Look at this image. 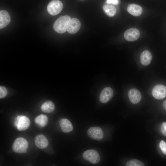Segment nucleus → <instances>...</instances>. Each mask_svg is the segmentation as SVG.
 I'll return each instance as SVG.
<instances>
[{
  "mask_svg": "<svg viewBox=\"0 0 166 166\" xmlns=\"http://www.w3.org/2000/svg\"><path fill=\"white\" fill-rule=\"evenodd\" d=\"M7 91L6 89L4 86L0 87V98H2L5 97L7 95Z\"/></svg>",
  "mask_w": 166,
  "mask_h": 166,
  "instance_id": "obj_22",
  "label": "nucleus"
},
{
  "mask_svg": "<svg viewBox=\"0 0 166 166\" xmlns=\"http://www.w3.org/2000/svg\"><path fill=\"white\" fill-rule=\"evenodd\" d=\"M14 126L19 131L26 130L30 125V121L26 116L23 115L18 116L14 122Z\"/></svg>",
  "mask_w": 166,
  "mask_h": 166,
  "instance_id": "obj_4",
  "label": "nucleus"
},
{
  "mask_svg": "<svg viewBox=\"0 0 166 166\" xmlns=\"http://www.w3.org/2000/svg\"><path fill=\"white\" fill-rule=\"evenodd\" d=\"M140 35L139 30L135 28L128 29L124 34L125 39L128 41H133L136 40L139 38Z\"/></svg>",
  "mask_w": 166,
  "mask_h": 166,
  "instance_id": "obj_8",
  "label": "nucleus"
},
{
  "mask_svg": "<svg viewBox=\"0 0 166 166\" xmlns=\"http://www.w3.org/2000/svg\"><path fill=\"white\" fill-rule=\"evenodd\" d=\"M106 3L108 4L117 5L120 3L119 0H106Z\"/></svg>",
  "mask_w": 166,
  "mask_h": 166,
  "instance_id": "obj_24",
  "label": "nucleus"
},
{
  "mask_svg": "<svg viewBox=\"0 0 166 166\" xmlns=\"http://www.w3.org/2000/svg\"><path fill=\"white\" fill-rule=\"evenodd\" d=\"M87 135L90 138L97 140H101L103 137V132L98 127L90 128L87 131Z\"/></svg>",
  "mask_w": 166,
  "mask_h": 166,
  "instance_id": "obj_7",
  "label": "nucleus"
},
{
  "mask_svg": "<svg viewBox=\"0 0 166 166\" xmlns=\"http://www.w3.org/2000/svg\"><path fill=\"white\" fill-rule=\"evenodd\" d=\"M28 147L27 140L22 137L17 138L14 142L12 148L15 152L17 153H26Z\"/></svg>",
  "mask_w": 166,
  "mask_h": 166,
  "instance_id": "obj_2",
  "label": "nucleus"
},
{
  "mask_svg": "<svg viewBox=\"0 0 166 166\" xmlns=\"http://www.w3.org/2000/svg\"><path fill=\"white\" fill-rule=\"evenodd\" d=\"M113 95V91L110 87H106L102 91L100 96V100L103 103H105L109 101L112 98Z\"/></svg>",
  "mask_w": 166,
  "mask_h": 166,
  "instance_id": "obj_9",
  "label": "nucleus"
},
{
  "mask_svg": "<svg viewBox=\"0 0 166 166\" xmlns=\"http://www.w3.org/2000/svg\"><path fill=\"white\" fill-rule=\"evenodd\" d=\"M68 15L61 16L55 22L53 25V29L57 32L62 34L65 32L67 30L68 23L71 19Z\"/></svg>",
  "mask_w": 166,
  "mask_h": 166,
  "instance_id": "obj_1",
  "label": "nucleus"
},
{
  "mask_svg": "<svg viewBox=\"0 0 166 166\" xmlns=\"http://www.w3.org/2000/svg\"><path fill=\"white\" fill-rule=\"evenodd\" d=\"M83 158L93 164L98 163L100 160V156L98 153L93 149L87 150L83 154Z\"/></svg>",
  "mask_w": 166,
  "mask_h": 166,
  "instance_id": "obj_5",
  "label": "nucleus"
},
{
  "mask_svg": "<svg viewBox=\"0 0 166 166\" xmlns=\"http://www.w3.org/2000/svg\"><path fill=\"white\" fill-rule=\"evenodd\" d=\"M10 21V18L9 13L6 10L0 11V29H2L6 27Z\"/></svg>",
  "mask_w": 166,
  "mask_h": 166,
  "instance_id": "obj_12",
  "label": "nucleus"
},
{
  "mask_svg": "<svg viewBox=\"0 0 166 166\" xmlns=\"http://www.w3.org/2000/svg\"></svg>",
  "mask_w": 166,
  "mask_h": 166,
  "instance_id": "obj_26",
  "label": "nucleus"
},
{
  "mask_svg": "<svg viewBox=\"0 0 166 166\" xmlns=\"http://www.w3.org/2000/svg\"><path fill=\"white\" fill-rule=\"evenodd\" d=\"M63 8V4L61 1L59 0H53L48 5L47 10L49 14L54 16L60 13Z\"/></svg>",
  "mask_w": 166,
  "mask_h": 166,
  "instance_id": "obj_3",
  "label": "nucleus"
},
{
  "mask_svg": "<svg viewBox=\"0 0 166 166\" xmlns=\"http://www.w3.org/2000/svg\"><path fill=\"white\" fill-rule=\"evenodd\" d=\"M54 104L52 101H47L42 105L41 109L45 113H50L54 110Z\"/></svg>",
  "mask_w": 166,
  "mask_h": 166,
  "instance_id": "obj_19",
  "label": "nucleus"
},
{
  "mask_svg": "<svg viewBox=\"0 0 166 166\" xmlns=\"http://www.w3.org/2000/svg\"><path fill=\"white\" fill-rule=\"evenodd\" d=\"M127 166H144V164L140 161L136 159L128 161L126 164Z\"/></svg>",
  "mask_w": 166,
  "mask_h": 166,
  "instance_id": "obj_20",
  "label": "nucleus"
},
{
  "mask_svg": "<svg viewBox=\"0 0 166 166\" xmlns=\"http://www.w3.org/2000/svg\"><path fill=\"white\" fill-rule=\"evenodd\" d=\"M152 58L151 53L148 50H145L141 53L140 57V62L144 65H149Z\"/></svg>",
  "mask_w": 166,
  "mask_h": 166,
  "instance_id": "obj_16",
  "label": "nucleus"
},
{
  "mask_svg": "<svg viewBox=\"0 0 166 166\" xmlns=\"http://www.w3.org/2000/svg\"><path fill=\"white\" fill-rule=\"evenodd\" d=\"M127 10L131 15L135 16H138L142 13L143 9L140 5L136 4H131L128 5Z\"/></svg>",
  "mask_w": 166,
  "mask_h": 166,
  "instance_id": "obj_14",
  "label": "nucleus"
},
{
  "mask_svg": "<svg viewBox=\"0 0 166 166\" xmlns=\"http://www.w3.org/2000/svg\"><path fill=\"white\" fill-rule=\"evenodd\" d=\"M103 10L104 12L110 17H113L116 12L115 7L113 6L108 4H105L103 6Z\"/></svg>",
  "mask_w": 166,
  "mask_h": 166,
  "instance_id": "obj_17",
  "label": "nucleus"
},
{
  "mask_svg": "<svg viewBox=\"0 0 166 166\" xmlns=\"http://www.w3.org/2000/svg\"><path fill=\"white\" fill-rule=\"evenodd\" d=\"M81 26L80 22L78 19L76 18H71L68 23L67 31L69 34H74L78 31Z\"/></svg>",
  "mask_w": 166,
  "mask_h": 166,
  "instance_id": "obj_10",
  "label": "nucleus"
},
{
  "mask_svg": "<svg viewBox=\"0 0 166 166\" xmlns=\"http://www.w3.org/2000/svg\"><path fill=\"white\" fill-rule=\"evenodd\" d=\"M34 141L36 146L40 149L45 148L48 145V141L47 139L42 134L37 136L35 137Z\"/></svg>",
  "mask_w": 166,
  "mask_h": 166,
  "instance_id": "obj_13",
  "label": "nucleus"
},
{
  "mask_svg": "<svg viewBox=\"0 0 166 166\" xmlns=\"http://www.w3.org/2000/svg\"><path fill=\"white\" fill-rule=\"evenodd\" d=\"M128 96L131 102L133 104H137L140 101L141 95L137 89L133 88L129 90Z\"/></svg>",
  "mask_w": 166,
  "mask_h": 166,
  "instance_id": "obj_11",
  "label": "nucleus"
},
{
  "mask_svg": "<svg viewBox=\"0 0 166 166\" xmlns=\"http://www.w3.org/2000/svg\"><path fill=\"white\" fill-rule=\"evenodd\" d=\"M59 124L62 131L65 133H68L73 130L72 124L69 120L66 119H61L59 121Z\"/></svg>",
  "mask_w": 166,
  "mask_h": 166,
  "instance_id": "obj_15",
  "label": "nucleus"
},
{
  "mask_svg": "<svg viewBox=\"0 0 166 166\" xmlns=\"http://www.w3.org/2000/svg\"><path fill=\"white\" fill-rule=\"evenodd\" d=\"M48 119L47 116L44 114H41L37 116L34 119V122L36 124L40 127L45 126L48 122Z\"/></svg>",
  "mask_w": 166,
  "mask_h": 166,
  "instance_id": "obj_18",
  "label": "nucleus"
},
{
  "mask_svg": "<svg viewBox=\"0 0 166 166\" xmlns=\"http://www.w3.org/2000/svg\"><path fill=\"white\" fill-rule=\"evenodd\" d=\"M162 106L163 108L166 110V100L163 103Z\"/></svg>",
  "mask_w": 166,
  "mask_h": 166,
  "instance_id": "obj_25",
  "label": "nucleus"
},
{
  "mask_svg": "<svg viewBox=\"0 0 166 166\" xmlns=\"http://www.w3.org/2000/svg\"><path fill=\"white\" fill-rule=\"evenodd\" d=\"M152 95L156 99H161L166 96V87L162 85H157L153 88Z\"/></svg>",
  "mask_w": 166,
  "mask_h": 166,
  "instance_id": "obj_6",
  "label": "nucleus"
},
{
  "mask_svg": "<svg viewBox=\"0 0 166 166\" xmlns=\"http://www.w3.org/2000/svg\"><path fill=\"white\" fill-rule=\"evenodd\" d=\"M159 147L163 153L166 155V143L163 140H161L159 144Z\"/></svg>",
  "mask_w": 166,
  "mask_h": 166,
  "instance_id": "obj_21",
  "label": "nucleus"
},
{
  "mask_svg": "<svg viewBox=\"0 0 166 166\" xmlns=\"http://www.w3.org/2000/svg\"><path fill=\"white\" fill-rule=\"evenodd\" d=\"M160 129L162 134L166 136V122H164L162 123Z\"/></svg>",
  "mask_w": 166,
  "mask_h": 166,
  "instance_id": "obj_23",
  "label": "nucleus"
}]
</instances>
